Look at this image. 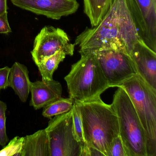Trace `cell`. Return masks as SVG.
<instances>
[{
	"label": "cell",
	"instance_id": "cell-25",
	"mask_svg": "<svg viewBox=\"0 0 156 156\" xmlns=\"http://www.w3.org/2000/svg\"><path fill=\"white\" fill-rule=\"evenodd\" d=\"M153 1V2H155V3H156V0H152Z\"/></svg>",
	"mask_w": 156,
	"mask_h": 156
},
{
	"label": "cell",
	"instance_id": "cell-7",
	"mask_svg": "<svg viewBox=\"0 0 156 156\" xmlns=\"http://www.w3.org/2000/svg\"><path fill=\"white\" fill-rule=\"evenodd\" d=\"M74 44L71 43L66 33L60 28L45 26L41 30L34 40L31 51L32 59L36 66L44 59L59 51L66 55H73Z\"/></svg>",
	"mask_w": 156,
	"mask_h": 156
},
{
	"label": "cell",
	"instance_id": "cell-17",
	"mask_svg": "<svg viewBox=\"0 0 156 156\" xmlns=\"http://www.w3.org/2000/svg\"><path fill=\"white\" fill-rule=\"evenodd\" d=\"M74 102L71 98H62L44 107L43 116L51 119L55 116L67 113L72 109Z\"/></svg>",
	"mask_w": 156,
	"mask_h": 156
},
{
	"label": "cell",
	"instance_id": "cell-1",
	"mask_svg": "<svg viewBox=\"0 0 156 156\" xmlns=\"http://www.w3.org/2000/svg\"><path fill=\"white\" fill-rule=\"evenodd\" d=\"M127 0H112L108 11L95 27L87 28L77 36L79 52L113 50L129 55L141 41Z\"/></svg>",
	"mask_w": 156,
	"mask_h": 156
},
{
	"label": "cell",
	"instance_id": "cell-20",
	"mask_svg": "<svg viewBox=\"0 0 156 156\" xmlns=\"http://www.w3.org/2000/svg\"><path fill=\"white\" fill-rule=\"evenodd\" d=\"M7 109L6 103L0 100V146L2 147L6 146L9 140L6 131Z\"/></svg>",
	"mask_w": 156,
	"mask_h": 156
},
{
	"label": "cell",
	"instance_id": "cell-4",
	"mask_svg": "<svg viewBox=\"0 0 156 156\" xmlns=\"http://www.w3.org/2000/svg\"><path fill=\"white\" fill-rule=\"evenodd\" d=\"M118 87L111 105L117 116L126 156H147L145 130L128 95L124 88Z\"/></svg>",
	"mask_w": 156,
	"mask_h": 156
},
{
	"label": "cell",
	"instance_id": "cell-16",
	"mask_svg": "<svg viewBox=\"0 0 156 156\" xmlns=\"http://www.w3.org/2000/svg\"><path fill=\"white\" fill-rule=\"evenodd\" d=\"M66 55L62 51H59L53 55L40 62L37 66L42 77V80L49 81L52 80L53 76L59 65L65 58Z\"/></svg>",
	"mask_w": 156,
	"mask_h": 156
},
{
	"label": "cell",
	"instance_id": "cell-19",
	"mask_svg": "<svg viewBox=\"0 0 156 156\" xmlns=\"http://www.w3.org/2000/svg\"><path fill=\"white\" fill-rule=\"evenodd\" d=\"M24 137H14L0 151V156H20Z\"/></svg>",
	"mask_w": 156,
	"mask_h": 156
},
{
	"label": "cell",
	"instance_id": "cell-9",
	"mask_svg": "<svg viewBox=\"0 0 156 156\" xmlns=\"http://www.w3.org/2000/svg\"><path fill=\"white\" fill-rule=\"evenodd\" d=\"M141 40L156 52V3L152 0H127Z\"/></svg>",
	"mask_w": 156,
	"mask_h": 156
},
{
	"label": "cell",
	"instance_id": "cell-23",
	"mask_svg": "<svg viewBox=\"0 0 156 156\" xmlns=\"http://www.w3.org/2000/svg\"><path fill=\"white\" fill-rule=\"evenodd\" d=\"M12 30L8 21V12L0 15V34H8Z\"/></svg>",
	"mask_w": 156,
	"mask_h": 156
},
{
	"label": "cell",
	"instance_id": "cell-2",
	"mask_svg": "<svg viewBox=\"0 0 156 156\" xmlns=\"http://www.w3.org/2000/svg\"><path fill=\"white\" fill-rule=\"evenodd\" d=\"M81 114L84 156H108L114 140L119 136L117 116L111 105L98 97L81 102Z\"/></svg>",
	"mask_w": 156,
	"mask_h": 156
},
{
	"label": "cell",
	"instance_id": "cell-13",
	"mask_svg": "<svg viewBox=\"0 0 156 156\" xmlns=\"http://www.w3.org/2000/svg\"><path fill=\"white\" fill-rule=\"evenodd\" d=\"M29 71L24 65L15 62L10 68L9 82L11 87L21 102L27 101L30 93L31 81Z\"/></svg>",
	"mask_w": 156,
	"mask_h": 156
},
{
	"label": "cell",
	"instance_id": "cell-14",
	"mask_svg": "<svg viewBox=\"0 0 156 156\" xmlns=\"http://www.w3.org/2000/svg\"><path fill=\"white\" fill-rule=\"evenodd\" d=\"M20 156H51L49 138L45 129L24 137Z\"/></svg>",
	"mask_w": 156,
	"mask_h": 156
},
{
	"label": "cell",
	"instance_id": "cell-10",
	"mask_svg": "<svg viewBox=\"0 0 156 156\" xmlns=\"http://www.w3.org/2000/svg\"><path fill=\"white\" fill-rule=\"evenodd\" d=\"M13 5L53 20L75 13L79 8L76 0H11Z\"/></svg>",
	"mask_w": 156,
	"mask_h": 156
},
{
	"label": "cell",
	"instance_id": "cell-6",
	"mask_svg": "<svg viewBox=\"0 0 156 156\" xmlns=\"http://www.w3.org/2000/svg\"><path fill=\"white\" fill-rule=\"evenodd\" d=\"M45 130L51 156H82L83 146L75 134L72 110L51 118Z\"/></svg>",
	"mask_w": 156,
	"mask_h": 156
},
{
	"label": "cell",
	"instance_id": "cell-5",
	"mask_svg": "<svg viewBox=\"0 0 156 156\" xmlns=\"http://www.w3.org/2000/svg\"><path fill=\"white\" fill-rule=\"evenodd\" d=\"M130 98L147 136V156H156V90L136 74L118 85Z\"/></svg>",
	"mask_w": 156,
	"mask_h": 156
},
{
	"label": "cell",
	"instance_id": "cell-15",
	"mask_svg": "<svg viewBox=\"0 0 156 156\" xmlns=\"http://www.w3.org/2000/svg\"><path fill=\"white\" fill-rule=\"evenodd\" d=\"M112 0H83L84 12L92 27L96 26L109 10Z\"/></svg>",
	"mask_w": 156,
	"mask_h": 156
},
{
	"label": "cell",
	"instance_id": "cell-21",
	"mask_svg": "<svg viewBox=\"0 0 156 156\" xmlns=\"http://www.w3.org/2000/svg\"><path fill=\"white\" fill-rule=\"evenodd\" d=\"M108 156H126V151L119 136L114 140Z\"/></svg>",
	"mask_w": 156,
	"mask_h": 156
},
{
	"label": "cell",
	"instance_id": "cell-24",
	"mask_svg": "<svg viewBox=\"0 0 156 156\" xmlns=\"http://www.w3.org/2000/svg\"><path fill=\"white\" fill-rule=\"evenodd\" d=\"M7 0H0V15L7 12Z\"/></svg>",
	"mask_w": 156,
	"mask_h": 156
},
{
	"label": "cell",
	"instance_id": "cell-3",
	"mask_svg": "<svg viewBox=\"0 0 156 156\" xmlns=\"http://www.w3.org/2000/svg\"><path fill=\"white\" fill-rule=\"evenodd\" d=\"M79 53L81 58L72 66L70 73L64 79L69 97L74 101L83 102L100 96L110 87L94 52Z\"/></svg>",
	"mask_w": 156,
	"mask_h": 156
},
{
	"label": "cell",
	"instance_id": "cell-11",
	"mask_svg": "<svg viewBox=\"0 0 156 156\" xmlns=\"http://www.w3.org/2000/svg\"><path fill=\"white\" fill-rule=\"evenodd\" d=\"M138 74L156 90V52L142 40L135 44L130 52Z\"/></svg>",
	"mask_w": 156,
	"mask_h": 156
},
{
	"label": "cell",
	"instance_id": "cell-18",
	"mask_svg": "<svg viewBox=\"0 0 156 156\" xmlns=\"http://www.w3.org/2000/svg\"><path fill=\"white\" fill-rule=\"evenodd\" d=\"M81 105V102L74 101L71 110L73 116L75 134L77 140L81 143L83 146V151L82 156H84L86 145L82 126Z\"/></svg>",
	"mask_w": 156,
	"mask_h": 156
},
{
	"label": "cell",
	"instance_id": "cell-8",
	"mask_svg": "<svg viewBox=\"0 0 156 156\" xmlns=\"http://www.w3.org/2000/svg\"><path fill=\"white\" fill-rule=\"evenodd\" d=\"M94 52L109 87H116L137 74L134 62L129 55L113 50Z\"/></svg>",
	"mask_w": 156,
	"mask_h": 156
},
{
	"label": "cell",
	"instance_id": "cell-22",
	"mask_svg": "<svg viewBox=\"0 0 156 156\" xmlns=\"http://www.w3.org/2000/svg\"><path fill=\"white\" fill-rule=\"evenodd\" d=\"M10 68L9 66H5L0 68V90L6 89L9 87V76Z\"/></svg>",
	"mask_w": 156,
	"mask_h": 156
},
{
	"label": "cell",
	"instance_id": "cell-12",
	"mask_svg": "<svg viewBox=\"0 0 156 156\" xmlns=\"http://www.w3.org/2000/svg\"><path fill=\"white\" fill-rule=\"evenodd\" d=\"M30 92L31 94L30 106L38 110L62 98V87L60 82L54 79L36 81L31 82Z\"/></svg>",
	"mask_w": 156,
	"mask_h": 156
}]
</instances>
